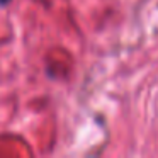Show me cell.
<instances>
[{
	"mask_svg": "<svg viewBox=\"0 0 158 158\" xmlns=\"http://www.w3.org/2000/svg\"><path fill=\"white\" fill-rule=\"evenodd\" d=\"M12 0H0V7H5V5H9Z\"/></svg>",
	"mask_w": 158,
	"mask_h": 158,
	"instance_id": "1",
	"label": "cell"
}]
</instances>
